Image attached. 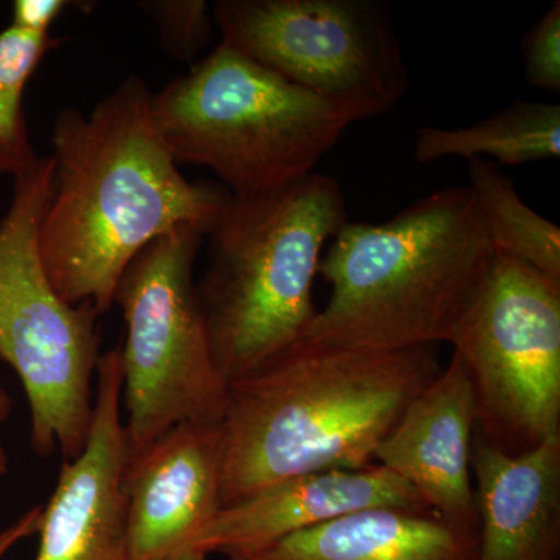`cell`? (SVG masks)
I'll use <instances>...</instances> for the list:
<instances>
[{
	"label": "cell",
	"mask_w": 560,
	"mask_h": 560,
	"mask_svg": "<svg viewBox=\"0 0 560 560\" xmlns=\"http://www.w3.org/2000/svg\"><path fill=\"white\" fill-rule=\"evenodd\" d=\"M482 156L511 167L559 160L560 106L514 101L471 127H423L416 136L415 158L423 164L444 158L471 161Z\"/></svg>",
	"instance_id": "cell-16"
},
{
	"label": "cell",
	"mask_w": 560,
	"mask_h": 560,
	"mask_svg": "<svg viewBox=\"0 0 560 560\" xmlns=\"http://www.w3.org/2000/svg\"><path fill=\"white\" fill-rule=\"evenodd\" d=\"M60 44L50 35H36L9 25L0 32V173L18 176L35 167L24 113V92L46 55Z\"/></svg>",
	"instance_id": "cell-18"
},
{
	"label": "cell",
	"mask_w": 560,
	"mask_h": 560,
	"mask_svg": "<svg viewBox=\"0 0 560 560\" xmlns=\"http://www.w3.org/2000/svg\"><path fill=\"white\" fill-rule=\"evenodd\" d=\"M470 190L497 253L560 280V228L522 200L510 175L490 161H469Z\"/></svg>",
	"instance_id": "cell-17"
},
{
	"label": "cell",
	"mask_w": 560,
	"mask_h": 560,
	"mask_svg": "<svg viewBox=\"0 0 560 560\" xmlns=\"http://www.w3.org/2000/svg\"><path fill=\"white\" fill-rule=\"evenodd\" d=\"M160 28L164 50L175 60L194 61L212 36V7L205 0H150L139 3Z\"/></svg>",
	"instance_id": "cell-19"
},
{
	"label": "cell",
	"mask_w": 560,
	"mask_h": 560,
	"mask_svg": "<svg viewBox=\"0 0 560 560\" xmlns=\"http://www.w3.org/2000/svg\"><path fill=\"white\" fill-rule=\"evenodd\" d=\"M470 464L477 560H559L560 434L515 456L475 434Z\"/></svg>",
	"instance_id": "cell-14"
},
{
	"label": "cell",
	"mask_w": 560,
	"mask_h": 560,
	"mask_svg": "<svg viewBox=\"0 0 560 560\" xmlns=\"http://www.w3.org/2000/svg\"><path fill=\"white\" fill-rule=\"evenodd\" d=\"M0 221V361L24 386L31 442L40 458H77L94 412L92 382L101 360V327L90 304L62 300L44 268L39 230L55 189V161L39 156L14 178Z\"/></svg>",
	"instance_id": "cell-6"
},
{
	"label": "cell",
	"mask_w": 560,
	"mask_h": 560,
	"mask_svg": "<svg viewBox=\"0 0 560 560\" xmlns=\"http://www.w3.org/2000/svg\"><path fill=\"white\" fill-rule=\"evenodd\" d=\"M11 411H13V400H11L5 388L0 385V480L7 477L10 469L9 455H7L5 445L2 441V427L9 420Z\"/></svg>",
	"instance_id": "cell-23"
},
{
	"label": "cell",
	"mask_w": 560,
	"mask_h": 560,
	"mask_svg": "<svg viewBox=\"0 0 560 560\" xmlns=\"http://www.w3.org/2000/svg\"><path fill=\"white\" fill-rule=\"evenodd\" d=\"M348 221L340 183L323 173L276 190L231 195L209 231L208 265L197 282L226 383L302 340L318 313L312 290L324 246Z\"/></svg>",
	"instance_id": "cell-4"
},
{
	"label": "cell",
	"mask_w": 560,
	"mask_h": 560,
	"mask_svg": "<svg viewBox=\"0 0 560 560\" xmlns=\"http://www.w3.org/2000/svg\"><path fill=\"white\" fill-rule=\"evenodd\" d=\"M448 342L474 388L477 436L515 456L560 434V280L497 254Z\"/></svg>",
	"instance_id": "cell-9"
},
{
	"label": "cell",
	"mask_w": 560,
	"mask_h": 560,
	"mask_svg": "<svg viewBox=\"0 0 560 560\" xmlns=\"http://www.w3.org/2000/svg\"><path fill=\"white\" fill-rule=\"evenodd\" d=\"M523 66L529 86L560 91V2L526 32L522 40Z\"/></svg>",
	"instance_id": "cell-20"
},
{
	"label": "cell",
	"mask_w": 560,
	"mask_h": 560,
	"mask_svg": "<svg viewBox=\"0 0 560 560\" xmlns=\"http://www.w3.org/2000/svg\"><path fill=\"white\" fill-rule=\"evenodd\" d=\"M441 370L434 346L300 340L228 383L221 508L300 475L374 466L378 445Z\"/></svg>",
	"instance_id": "cell-2"
},
{
	"label": "cell",
	"mask_w": 560,
	"mask_h": 560,
	"mask_svg": "<svg viewBox=\"0 0 560 560\" xmlns=\"http://www.w3.org/2000/svg\"><path fill=\"white\" fill-rule=\"evenodd\" d=\"M208 558L209 556L205 555V552L184 548V550L176 552V555H173L167 560H208Z\"/></svg>",
	"instance_id": "cell-24"
},
{
	"label": "cell",
	"mask_w": 560,
	"mask_h": 560,
	"mask_svg": "<svg viewBox=\"0 0 560 560\" xmlns=\"http://www.w3.org/2000/svg\"><path fill=\"white\" fill-rule=\"evenodd\" d=\"M86 445L65 460L43 504L35 560H127V441L121 420L120 348L102 353Z\"/></svg>",
	"instance_id": "cell-10"
},
{
	"label": "cell",
	"mask_w": 560,
	"mask_h": 560,
	"mask_svg": "<svg viewBox=\"0 0 560 560\" xmlns=\"http://www.w3.org/2000/svg\"><path fill=\"white\" fill-rule=\"evenodd\" d=\"M202 237L183 226L150 243L114 294L127 327L120 348L127 464L179 423L223 420L228 383L213 359L194 278Z\"/></svg>",
	"instance_id": "cell-7"
},
{
	"label": "cell",
	"mask_w": 560,
	"mask_h": 560,
	"mask_svg": "<svg viewBox=\"0 0 560 560\" xmlns=\"http://www.w3.org/2000/svg\"><path fill=\"white\" fill-rule=\"evenodd\" d=\"M72 5L66 0H16L11 10V24L20 31L50 35L55 22Z\"/></svg>",
	"instance_id": "cell-21"
},
{
	"label": "cell",
	"mask_w": 560,
	"mask_h": 560,
	"mask_svg": "<svg viewBox=\"0 0 560 560\" xmlns=\"http://www.w3.org/2000/svg\"><path fill=\"white\" fill-rule=\"evenodd\" d=\"M221 422L173 427L127 464V560H167L220 511Z\"/></svg>",
	"instance_id": "cell-11"
},
{
	"label": "cell",
	"mask_w": 560,
	"mask_h": 560,
	"mask_svg": "<svg viewBox=\"0 0 560 560\" xmlns=\"http://www.w3.org/2000/svg\"><path fill=\"white\" fill-rule=\"evenodd\" d=\"M55 189L39 230L51 285L103 316L136 256L183 226L208 235L230 190L191 183L162 142L151 92L131 75L90 116L62 109L51 130Z\"/></svg>",
	"instance_id": "cell-1"
},
{
	"label": "cell",
	"mask_w": 560,
	"mask_h": 560,
	"mask_svg": "<svg viewBox=\"0 0 560 560\" xmlns=\"http://www.w3.org/2000/svg\"><path fill=\"white\" fill-rule=\"evenodd\" d=\"M478 529L430 510L372 508L228 560H477Z\"/></svg>",
	"instance_id": "cell-15"
},
{
	"label": "cell",
	"mask_w": 560,
	"mask_h": 560,
	"mask_svg": "<svg viewBox=\"0 0 560 560\" xmlns=\"http://www.w3.org/2000/svg\"><path fill=\"white\" fill-rule=\"evenodd\" d=\"M40 517H43V504H36L16 522L0 530V560H3L21 541L38 534Z\"/></svg>",
	"instance_id": "cell-22"
},
{
	"label": "cell",
	"mask_w": 560,
	"mask_h": 560,
	"mask_svg": "<svg viewBox=\"0 0 560 560\" xmlns=\"http://www.w3.org/2000/svg\"><path fill=\"white\" fill-rule=\"evenodd\" d=\"M212 16L221 43L352 121L388 113L410 88L383 0H219Z\"/></svg>",
	"instance_id": "cell-8"
},
{
	"label": "cell",
	"mask_w": 560,
	"mask_h": 560,
	"mask_svg": "<svg viewBox=\"0 0 560 560\" xmlns=\"http://www.w3.org/2000/svg\"><path fill=\"white\" fill-rule=\"evenodd\" d=\"M475 427L474 388L453 352L447 366L408 405L378 445L375 464L407 481L444 521L478 529L470 475Z\"/></svg>",
	"instance_id": "cell-12"
},
{
	"label": "cell",
	"mask_w": 560,
	"mask_h": 560,
	"mask_svg": "<svg viewBox=\"0 0 560 560\" xmlns=\"http://www.w3.org/2000/svg\"><path fill=\"white\" fill-rule=\"evenodd\" d=\"M372 508L429 510L407 481L378 464L361 470L316 471L220 508L186 548L228 558Z\"/></svg>",
	"instance_id": "cell-13"
},
{
	"label": "cell",
	"mask_w": 560,
	"mask_h": 560,
	"mask_svg": "<svg viewBox=\"0 0 560 560\" xmlns=\"http://www.w3.org/2000/svg\"><path fill=\"white\" fill-rule=\"evenodd\" d=\"M320 257L331 287L302 340L372 350L451 341L497 249L470 187H447L381 224L348 223Z\"/></svg>",
	"instance_id": "cell-3"
},
{
	"label": "cell",
	"mask_w": 560,
	"mask_h": 560,
	"mask_svg": "<svg viewBox=\"0 0 560 560\" xmlns=\"http://www.w3.org/2000/svg\"><path fill=\"white\" fill-rule=\"evenodd\" d=\"M151 117L173 160L209 168L235 197L311 175L353 124L223 43L151 94Z\"/></svg>",
	"instance_id": "cell-5"
}]
</instances>
